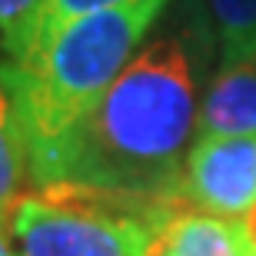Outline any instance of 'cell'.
I'll list each match as a JSON object with an SVG mask.
<instances>
[{
  "label": "cell",
  "instance_id": "cell-5",
  "mask_svg": "<svg viewBox=\"0 0 256 256\" xmlns=\"http://www.w3.org/2000/svg\"><path fill=\"white\" fill-rule=\"evenodd\" d=\"M146 256H246V250L233 220L210 216L176 200L153 226Z\"/></svg>",
  "mask_w": 256,
  "mask_h": 256
},
{
  "label": "cell",
  "instance_id": "cell-9",
  "mask_svg": "<svg viewBox=\"0 0 256 256\" xmlns=\"http://www.w3.org/2000/svg\"><path fill=\"white\" fill-rule=\"evenodd\" d=\"M27 176V150L17 130V116H14L7 90L0 86V226H7Z\"/></svg>",
  "mask_w": 256,
  "mask_h": 256
},
{
  "label": "cell",
  "instance_id": "cell-3",
  "mask_svg": "<svg viewBox=\"0 0 256 256\" xmlns=\"http://www.w3.org/2000/svg\"><path fill=\"white\" fill-rule=\"evenodd\" d=\"M173 203L60 183L20 196L7 230L17 256H146L153 226Z\"/></svg>",
  "mask_w": 256,
  "mask_h": 256
},
{
  "label": "cell",
  "instance_id": "cell-4",
  "mask_svg": "<svg viewBox=\"0 0 256 256\" xmlns=\"http://www.w3.org/2000/svg\"><path fill=\"white\" fill-rule=\"evenodd\" d=\"M183 196L220 220H243L256 206V133L200 136L186 156Z\"/></svg>",
  "mask_w": 256,
  "mask_h": 256
},
{
  "label": "cell",
  "instance_id": "cell-1",
  "mask_svg": "<svg viewBox=\"0 0 256 256\" xmlns=\"http://www.w3.org/2000/svg\"><path fill=\"white\" fill-rule=\"evenodd\" d=\"M203 0L180 14L133 54L86 116L30 170L37 190L84 186L133 200H186L183 170L200 124V70L213 30Z\"/></svg>",
  "mask_w": 256,
  "mask_h": 256
},
{
  "label": "cell",
  "instance_id": "cell-11",
  "mask_svg": "<svg viewBox=\"0 0 256 256\" xmlns=\"http://www.w3.org/2000/svg\"><path fill=\"white\" fill-rule=\"evenodd\" d=\"M240 226V236H243V250H246V256H256V206L250 210L243 220H236Z\"/></svg>",
  "mask_w": 256,
  "mask_h": 256
},
{
  "label": "cell",
  "instance_id": "cell-8",
  "mask_svg": "<svg viewBox=\"0 0 256 256\" xmlns=\"http://www.w3.org/2000/svg\"><path fill=\"white\" fill-rule=\"evenodd\" d=\"M210 30L220 47V64L256 50V0H203Z\"/></svg>",
  "mask_w": 256,
  "mask_h": 256
},
{
  "label": "cell",
  "instance_id": "cell-10",
  "mask_svg": "<svg viewBox=\"0 0 256 256\" xmlns=\"http://www.w3.org/2000/svg\"><path fill=\"white\" fill-rule=\"evenodd\" d=\"M40 7V0H0V40L14 37Z\"/></svg>",
  "mask_w": 256,
  "mask_h": 256
},
{
  "label": "cell",
  "instance_id": "cell-12",
  "mask_svg": "<svg viewBox=\"0 0 256 256\" xmlns=\"http://www.w3.org/2000/svg\"><path fill=\"white\" fill-rule=\"evenodd\" d=\"M0 256H17L14 250H10V243H7V226H0Z\"/></svg>",
  "mask_w": 256,
  "mask_h": 256
},
{
  "label": "cell",
  "instance_id": "cell-2",
  "mask_svg": "<svg viewBox=\"0 0 256 256\" xmlns=\"http://www.w3.org/2000/svg\"><path fill=\"white\" fill-rule=\"evenodd\" d=\"M163 7L166 4H136L90 14L64 27L37 54L0 66V86L17 116L27 170H34L106 94Z\"/></svg>",
  "mask_w": 256,
  "mask_h": 256
},
{
  "label": "cell",
  "instance_id": "cell-6",
  "mask_svg": "<svg viewBox=\"0 0 256 256\" xmlns=\"http://www.w3.org/2000/svg\"><path fill=\"white\" fill-rule=\"evenodd\" d=\"M200 136L256 133V50L233 64H220L200 106Z\"/></svg>",
  "mask_w": 256,
  "mask_h": 256
},
{
  "label": "cell",
  "instance_id": "cell-7",
  "mask_svg": "<svg viewBox=\"0 0 256 256\" xmlns=\"http://www.w3.org/2000/svg\"><path fill=\"white\" fill-rule=\"evenodd\" d=\"M136 4H166V0H40L34 17L14 37L4 40L7 60H24L30 54H37L64 27L90 17V14H104V10H116V7H136Z\"/></svg>",
  "mask_w": 256,
  "mask_h": 256
}]
</instances>
